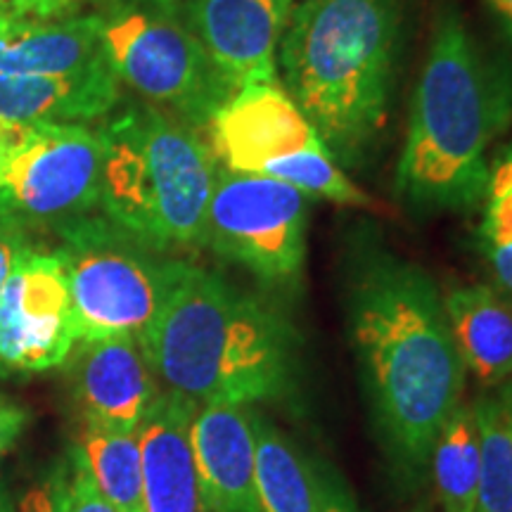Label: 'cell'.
I'll use <instances>...</instances> for the list:
<instances>
[{
    "mask_svg": "<svg viewBox=\"0 0 512 512\" xmlns=\"http://www.w3.org/2000/svg\"><path fill=\"white\" fill-rule=\"evenodd\" d=\"M347 299L370 411L392 458L418 477L465 389L444 299L420 266L380 249L356 261Z\"/></svg>",
    "mask_w": 512,
    "mask_h": 512,
    "instance_id": "1",
    "label": "cell"
},
{
    "mask_svg": "<svg viewBox=\"0 0 512 512\" xmlns=\"http://www.w3.org/2000/svg\"><path fill=\"white\" fill-rule=\"evenodd\" d=\"M140 347L166 392L195 406L280 399L297 368V337L280 311L183 261Z\"/></svg>",
    "mask_w": 512,
    "mask_h": 512,
    "instance_id": "2",
    "label": "cell"
},
{
    "mask_svg": "<svg viewBox=\"0 0 512 512\" xmlns=\"http://www.w3.org/2000/svg\"><path fill=\"white\" fill-rule=\"evenodd\" d=\"M510 117V76L484 55L456 8L439 10L413 95L396 192L418 209H475L489 190V150Z\"/></svg>",
    "mask_w": 512,
    "mask_h": 512,
    "instance_id": "3",
    "label": "cell"
},
{
    "mask_svg": "<svg viewBox=\"0 0 512 512\" xmlns=\"http://www.w3.org/2000/svg\"><path fill=\"white\" fill-rule=\"evenodd\" d=\"M401 0H304L278 46L285 91L339 166L373 150L392 107Z\"/></svg>",
    "mask_w": 512,
    "mask_h": 512,
    "instance_id": "4",
    "label": "cell"
},
{
    "mask_svg": "<svg viewBox=\"0 0 512 512\" xmlns=\"http://www.w3.org/2000/svg\"><path fill=\"white\" fill-rule=\"evenodd\" d=\"M100 207L133 238L164 252L202 245L216 162L195 128L150 102L100 128Z\"/></svg>",
    "mask_w": 512,
    "mask_h": 512,
    "instance_id": "5",
    "label": "cell"
},
{
    "mask_svg": "<svg viewBox=\"0 0 512 512\" xmlns=\"http://www.w3.org/2000/svg\"><path fill=\"white\" fill-rule=\"evenodd\" d=\"M98 22L119 83L188 126H209L235 95L185 22L181 0H107Z\"/></svg>",
    "mask_w": 512,
    "mask_h": 512,
    "instance_id": "6",
    "label": "cell"
},
{
    "mask_svg": "<svg viewBox=\"0 0 512 512\" xmlns=\"http://www.w3.org/2000/svg\"><path fill=\"white\" fill-rule=\"evenodd\" d=\"M207 128L216 162L233 174L275 178L347 207H373L278 81L242 88Z\"/></svg>",
    "mask_w": 512,
    "mask_h": 512,
    "instance_id": "7",
    "label": "cell"
},
{
    "mask_svg": "<svg viewBox=\"0 0 512 512\" xmlns=\"http://www.w3.org/2000/svg\"><path fill=\"white\" fill-rule=\"evenodd\" d=\"M64 271L79 339L131 335L138 342L155 320L169 290L174 261L159 259L110 219L60 223Z\"/></svg>",
    "mask_w": 512,
    "mask_h": 512,
    "instance_id": "8",
    "label": "cell"
},
{
    "mask_svg": "<svg viewBox=\"0 0 512 512\" xmlns=\"http://www.w3.org/2000/svg\"><path fill=\"white\" fill-rule=\"evenodd\" d=\"M309 195L266 176L219 166L202 245L275 290H294L306 259Z\"/></svg>",
    "mask_w": 512,
    "mask_h": 512,
    "instance_id": "9",
    "label": "cell"
},
{
    "mask_svg": "<svg viewBox=\"0 0 512 512\" xmlns=\"http://www.w3.org/2000/svg\"><path fill=\"white\" fill-rule=\"evenodd\" d=\"M100 128L27 124L0 157V219L72 221L100 204Z\"/></svg>",
    "mask_w": 512,
    "mask_h": 512,
    "instance_id": "10",
    "label": "cell"
},
{
    "mask_svg": "<svg viewBox=\"0 0 512 512\" xmlns=\"http://www.w3.org/2000/svg\"><path fill=\"white\" fill-rule=\"evenodd\" d=\"M76 342L62 256L27 245L0 294V377L62 366Z\"/></svg>",
    "mask_w": 512,
    "mask_h": 512,
    "instance_id": "11",
    "label": "cell"
},
{
    "mask_svg": "<svg viewBox=\"0 0 512 512\" xmlns=\"http://www.w3.org/2000/svg\"><path fill=\"white\" fill-rule=\"evenodd\" d=\"M185 22L233 93L275 83L292 0H181Z\"/></svg>",
    "mask_w": 512,
    "mask_h": 512,
    "instance_id": "12",
    "label": "cell"
},
{
    "mask_svg": "<svg viewBox=\"0 0 512 512\" xmlns=\"http://www.w3.org/2000/svg\"><path fill=\"white\" fill-rule=\"evenodd\" d=\"M72 382L86 425L138 432L159 387L136 337L79 339L72 354Z\"/></svg>",
    "mask_w": 512,
    "mask_h": 512,
    "instance_id": "13",
    "label": "cell"
},
{
    "mask_svg": "<svg viewBox=\"0 0 512 512\" xmlns=\"http://www.w3.org/2000/svg\"><path fill=\"white\" fill-rule=\"evenodd\" d=\"M252 406L207 403L192 418V453L202 512H264L256 489Z\"/></svg>",
    "mask_w": 512,
    "mask_h": 512,
    "instance_id": "14",
    "label": "cell"
},
{
    "mask_svg": "<svg viewBox=\"0 0 512 512\" xmlns=\"http://www.w3.org/2000/svg\"><path fill=\"white\" fill-rule=\"evenodd\" d=\"M197 406L183 396L159 392L138 427L143 458L145 512H202L200 482L192 453Z\"/></svg>",
    "mask_w": 512,
    "mask_h": 512,
    "instance_id": "15",
    "label": "cell"
},
{
    "mask_svg": "<svg viewBox=\"0 0 512 512\" xmlns=\"http://www.w3.org/2000/svg\"><path fill=\"white\" fill-rule=\"evenodd\" d=\"M107 64L98 15L0 19V72L76 76Z\"/></svg>",
    "mask_w": 512,
    "mask_h": 512,
    "instance_id": "16",
    "label": "cell"
},
{
    "mask_svg": "<svg viewBox=\"0 0 512 512\" xmlns=\"http://www.w3.org/2000/svg\"><path fill=\"white\" fill-rule=\"evenodd\" d=\"M119 102L112 67L76 76H24L0 72V121L5 124H86Z\"/></svg>",
    "mask_w": 512,
    "mask_h": 512,
    "instance_id": "17",
    "label": "cell"
},
{
    "mask_svg": "<svg viewBox=\"0 0 512 512\" xmlns=\"http://www.w3.org/2000/svg\"><path fill=\"white\" fill-rule=\"evenodd\" d=\"M444 309L453 342L484 387L512 380V302L486 285L456 287Z\"/></svg>",
    "mask_w": 512,
    "mask_h": 512,
    "instance_id": "18",
    "label": "cell"
},
{
    "mask_svg": "<svg viewBox=\"0 0 512 512\" xmlns=\"http://www.w3.org/2000/svg\"><path fill=\"white\" fill-rule=\"evenodd\" d=\"M256 489L264 512H323L320 477L264 413L252 411Z\"/></svg>",
    "mask_w": 512,
    "mask_h": 512,
    "instance_id": "19",
    "label": "cell"
},
{
    "mask_svg": "<svg viewBox=\"0 0 512 512\" xmlns=\"http://www.w3.org/2000/svg\"><path fill=\"white\" fill-rule=\"evenodd\" d=\"M479 430L475 512H512V380L472 403Z\"/></svg>",
    "mask_w": 512,
    "mask_h": 512,
    "instance_id": "20",
    "label": "cell"
},
{
    "mask_svg": "<svg viewBox=\"0 0 512 512\" xmlns=\"http://www.w3.org/2000/svg\"><path fill=\"white\" fill-rule=\"evenodd\" d=\"M79 456L95 486L117 512H145L143 458L138 432H112L86 425Z\"/></svg>",
    "mask_w": 512,
    "mask_h": 512,
    "instance_id": "21",
    "label": "cell"
},
{
    "mask_svg": "<svg viewBox=\"0 0 512 512\" xmlns=\"http://www.w3.org/2000/svg\"><path fill=\"white\" fill-rule=\"evenodd\" d=\"M432 475L444 512H475L479 489V430L470 403H458L432 448Z\"/></svg>",
    "mask_w": 512,
    "mask_h": 512,
    "instance_id": "22",
    "label": "cell"
},
{
    "mask_svg": "<svg viewBox=\"0 0 512 512\" xmlns=\"http://www.w3.org/2000/svg\"><path fill=\"white\" fill-rule=\"evenodd\" d=\"M69 470L64 465H57L48 472L41 482H36L24 494L19 503V512H67L69 503Z\"/></svg>",
    "mask_w": 512,
    "mask_h": 512,
    "instance_id": "23",
    "label": "cell"
},
{
    "mask_svg": "<svg viewBox=\"0 0 512 512\" xmlns=\"http://www.w3.org/2000/svg\"><path fill=\"white\" fill-rule=\"evenodd\" d=\"M69 503L67 512H117L107 503V498L100 494V489L95 486L91 472L83 465L79 451H72V467H69Z\"/></svg>",
    "mask_w": 512,
    "mask_h": 512,
    "instance_id": "24",
    "label": "cell"
},
{
    "mask_svg": "<svg viewBox=\"0 0 512 512\" xmlns=\"http://www.w3.org/2000/svg\"><path fill=\"white\" fill-rule=\"evenodd\" d=\"M83 0H0V19L74 17Z\"/></svg>",
    "mask_w": 512,
    "mask_h": 512,
    "instance_id": "25",
    "label": "cell"
},
{
    "mask_svg": "<svg viewBox=\"0 0 512 512\" xmlns=\"http://www.w3.org/2000/svg\"><path fill=\"white\" fill-rule=\"evenodd\" d=\"M479 242L512 245V188L501 192V195L489 197Z\"/></svg>",
    "mask_w": 512,
    "mask_h": 512,
    "instance_id": "26",
    "label": "cell"
},
{
    "mask_svg": "<svg viewBox=\"0 0 512 512\" xmlns=\"http://www.w3.org/2000/svg\"><path fill=\"white\" fill-rule=\"evenodd\" d=\"M27 245L29 242L24 238L19 223L0 219V294H3V287L8 283V275L12 266H15L17 256L22 254V249Z\"/></svg>",
    "mask_w": 512,
    "mask_h": 512,
    "instance_id": "27",
    "label": "cell"
},
{
    "mask_svg": "<svg viewBox=\"0 0 512 512\" xmlns=\"http://www.w3.org/2000/svg\"><path fill=\"white\" fill-rule=\"evenodd\" d=\"M479 245L498 290L512 302V245H501V242H479Z\"/></svg>",
    "mask_w": 512,
    "mask_h": 512,
    "instance_id": "28",
    "label": "cell"
},
{
    "mask_svg": "<svg viewBox=\"0 0 512 512\" xmlns=\"http://www.w3.org/2000/svg\"><path fill=\"white\" fill-rule=\"evenodd\" d=\"M29 418L27 408L0 396V456L19 439V434L29 425Z\"/></svg>",
    "mask_w": 512,
    "mask_h": 512,
    "instance_id": "29",
    "label": "cell"
},
{
    "mask_svg": "<svg viewBox=\"0 0 512 512\" xmlns=\"http://www.w3.org/2000/svg\"><path fill=\"white\" fill-rule=\"evenodd\" d=\"M320 477V496H323V512H361L347 489L328 475Z\"/></svg>",
    "mask_w": 512,
    "mask_h": 512,
    "instance_id": "30",
    "label": "cell"
},
{
    "mask_svg": "<svg viewBox=\"0 0 512 512\" xmlns=\"http://www.w3.org/2000/svg\"><path fill=\"white\" fill-rule=\"evenodd\" d=\"M491 5V10L496 12V17L501 19L503 29L508 31L510 41H512V0H486Z\"/></svg>",
    "mask_w": 512,
    "mask_h": 512,
    "instance_id": "31",
    "label": "cell"
},
{
    "mask_svg": "<svg viewBox=\"0 0 512 512\" xmlns=\"http://www.w3.org/2000/svg\"><path fill=\"white\" fill-rule=\"evenodd\" d=\"M17 126L19 124H5V121H0V157H3V152L8 150L12 138H15Z\"/></svg>",
    "mask_w": 512,
    "mask_h": 512,
    "instance_id": "32",
    "label": "cell"
},
{
    "mask_svg": "<svg viewBox=\"0 0 512 512\" xmlns=\"http://www.w3.org/2000/svg\"><path fill=\"white\" fill-rule=\"evenodd\" d=\"M0 512H10V508H8V501H5L3 496H0Z\"/></svg>",
    "mask_w": 512,
    "mask_h": 512,
    "instance_id": "33",
    "label": "cell"
}]
</instances>
